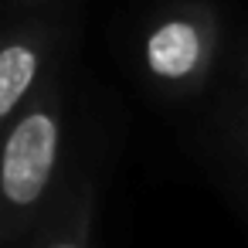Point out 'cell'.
<instances>
[{
	"label": "cell",
	"mask_w": 248,
	"mask_h": 248,
	"mask_svg": "<svg viewBox=\"0 0 248 248\" xmlns=\"http://www.w3.org/2000/svg\"><path fill=\"white\" fill-rule=\"evenodd\" d=\"M62 95L41 89L0 129V241L21 234L51 194L62 160Z\"/></svg>",
	"instance_id": "obj_1"
},
{
	"label": "cell",
	"mask_w": 248,
	"mask_h": 248,
	"mask_svg": "<svg viewBox=\"0 0 248 248\" xmlns=\"http://www.w3.org/2000/svg\"><path fill=\"white\" fill-rule=\"evenodd\" d=\"M217 48V17L204 4L170 7L143 38V65L153 82L173 92L201 89Z\"/></svg>",
	"instance_id": "obj_2"
},
{
	"label": "cell",
	"mask_w": 248,
	"mask_h": 248,
	"mask_svg": "<svg viewBox=\"0 0 248 248\" xmlns=\"http://www.w3.org/2000/svg\"><path fill=\"white\" fill-rule=\"evenodd\" d=\"M51 51L55 31L45 24H31L0 41V129L21 112V106L41 85Z\"/></svg>",
	"instance_id": "obj_3"
},
{
	"label": "cell",
	"mask_w": 248,
	"mask_h": 248,
	"mask_svg": "<svg viewBox=\"0 0 248 248\" xmlns=\"http://www.w3.org/2000/svg\"><path fill=\"white\" fill-rule=\"evenodd\" d=\"M245 85H248V82H245Z\"/></svg>",
	"instance_id": "obj_4"
}]
</instances>
